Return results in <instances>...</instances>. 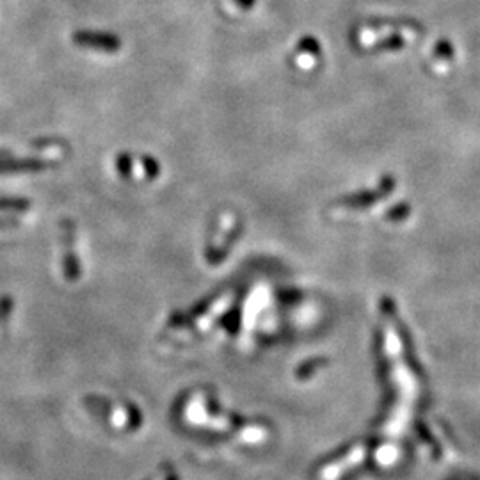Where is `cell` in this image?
Returning a JSON list of instances; mask_svg holds the SVG:
<instances>
[{"instance_id":"obj_4","label":"cell","mask_w":480,"mask_h":480,"mask_svg":"<svg viewBox=\"0 0 480 480\" xmlns=\"http://www.w3.org/2000/svg\"><path fill=\"white\" fill-rule=\"evenodd\" d=\"M406 46V41H404L402 36L399 34H391L388 38L381 39L377 41L376 45L372 46V52H394V50H400Z\"/></svg>"},{"instance_id":"obj_3","label":"cell","mask_w":480,"mask_h":480,"mask_svg":"<svg viewBox=\"0 0 480 480\" xmlns=\"http://www.w3.org/2000/svg\"><path fill=\"white\" fill-rule=\"evenodd\" d=\"M50 162L43 159H14L0 155V174H24V173H41Z\"/></svg>"},{"instance_id":"obj_11","label":"cell","mask_w":480,"mask_h":480,"mask_svg":"<svg viewBox=\"0 0 480 480\" xmlns=\"http://www.w3.org/2000/svg\"><path fill=\"white\" fill-rule=\"evenodd\" d=\"M234 2L237 4L240 9H251V7L254 6V2H256V0H234Z\"/></svg>"},{"instance_id":"obj_8","label":"cell","mask_w":480,"mask_h":480,"mask_svg":"<svg viewBox=\"0 0 480 480\" xmlns=\"http://www.w3.org/2000/svg\"><path fill=\"white\" fill-rule=\"evenodd\" d=\"M116 167H118V173L121 174L123 178L132 176V159H130L129 154L118 155V159H116Z\"/></svg>"},{"instance_id":"obj_1","label":"cell","mask_w":480,"mask_h":480,"mask_svg":"<svg viewBox=\"0 0 480 480\" xmlns=\"http://www.w3.org/2000/svg\"><path fill=\"white\" fill-rule=\"evenodd\" d=\"M74 43L80 49H89L105 54H114L121 50V39H119V36L111 34V32L77 31L74 32Z\"/></svg>"},{"instance_id":"obj_2","label":"cell","mask_w":480,"mask_h":480,"mask_svg":"<svg viewBox=\"0 0 480 480\" xmlns=\"http://www.w3.org/2000/svg\"><path fill=\"white\" fill-rule=\"evenodd\" d=\"M63 244H64V256H63V269L64 278L68 281H75L80 276V265L75 253V230L74 224H63Z\"/></svg>"},{"instance_id":"obj_6","label":"cell","mask_w":480,"mask_h":480,"mask_svg":"<svg viewBox=\"0 0 480 480\" xmlns=\"http://www.w3.org/2000/svg\"><path fill=\"white\" fill-rule=\"evenodd\" d=\"M297 50L303 54H310V56H320V52H322L319 39L314 38V36H304V38H301L299 43H297Z\"/></svg>"},{"instance_id":"obj_7","label":"cell","mask_w":480,"mask_h":480,"mask_svg":"<svg viewBox=\"0 0 480 480\" xmlns=\"http://www.w3.org/2000/svg\"><path fill=\"white\" fill-rule=\"evenodd\" d=\"M456 50H454L452 43L449 39H439L434 46V56L439 57V59H452Z\"/></svg>"},{"instance_id":"obj_12","label":"cell","mask_w":480,"mask_h":480,"mask_svg":"<svg viewBox=\"0 0 480 480\" xmlns=\"http://www.w3.org/2000/svg\"><path fill=\"white\" fill-rule=\"evenodd\" d=\"M13 224H16V221H14L13 217H6V219H0V226H13Z\"/></svg>"},{"instance_id":"obj_9","label":"cell","mask_w":480,"mask_h":480,"mask_svg":"<svg viewBox=\"0 0 480 480\" xmlns=\"http://www.w3.org/2000/svg\"><path fill=\"white\" fill-rule=\"evenodd\" d=\"M141 164H143L144 169H146L148 176H155V174H159L157 160H154L151 157H148V155H144V157L141 159Z\"/></svg>"},{"instance_id":"obj_10","label":"cell","mask_w":480,"mask_h":480,"mask_svg":"<svg viewBox=\"0 0 480 480\" xmlns=\"http://www.w3.org/2000/svg\"><path fill=\"white\" fill-rule=\"evenodd\" d=\"M11 306H13V301H11L9 297H4V299L0 301V329H2L4 326V320L9 317Z\"/></svg>"},{"instance_id":"obj_5","label":"cell","mask_w":480,"mask_h":480,"mask_svg":"<svg viewBox=\"0 0 480 480\" xmlns=\"http://www.w3.org/2000/svg\"><path fill=\"white\" fill-rule=\"evenodd\" d=\"M0 209L7 212H25L31 209V201L24 198H0Z\"/></svg>"}]
</instances>
